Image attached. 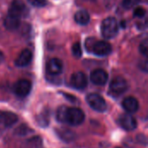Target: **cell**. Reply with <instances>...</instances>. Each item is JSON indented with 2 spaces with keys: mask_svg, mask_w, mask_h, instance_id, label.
<instances>
[{
  "mask_svg": "<svg viewBox=\"0 0 148 148\" xmlns=\"http://www.w3.org/2000/svg\"><path fill=\"white\" fill-rule=\"evenodd\" d=\"M56 117L61 122H64L71 126H78L84 121L85 114L78 108H67L65 106H62L57 110Z\"/></svg>",
  "mask_w": 148,
  "mask_h": 148,
  "instance_id": "1",
  "label": "cell"
},
{
  "mask_svg": "<svg viewBox=\"0 0 148 148\" xmlns=\"http://www.w3.org/2000/svg\"><path fill=\"white\" fill-rule=\"evenodd\" d=\"M118 30H119V24L114 17L110 16L103 20L101 27V31L105 38L110 39L114 37L117 35Z\"/></svg>",
  "mask_w": 148,
  "mask_h": 148,
  "instance_id": "2",
  "label": "cell"
},
{
  "mask_svg": "<svg viewBox=\"0 0 148 148\" xmlns=\"http://www.w3.org/2000/svg\"><path fill=\"white\" fill-rule=\"evenodd\" d=\"M88 105L97 112H105L107 110V103L102 96L98 94H89L87 96Z\"/></svg>",
  "mask_w": 148,
  "mask_h": 148,
  "instance_id": "3",
  "label": "cell"
},
{
  "mask_svg": "<svg viewBox=\"0 0 148 148\" xmlns=\"http://www.w3.org/2000/svg\"><path fill=\"white\" fill-rule=\"evenodd\" d=\"M28 13V10L26 5L22 0H13L9 8V15L20 18Z\"/></svg>",
  "mask_w": 148,
  "mask_h": 148,
  "instance_id": "4",
  "label": "cell"
},
{
  "mask_svg": "<svg viewBox=\"0 0 148 148\" xmlns=\"http://www.w3.org/2000/svg\"><path fill=\"white\" fill-rule=\"evenodd\" d=\"M92 52L98 56H105L111 53L112 46L106 41H96L91 47Z\"/></svg>",
  "mask_w": 148,
  "mask_h": 148,
  "instance_id": "5",
  "label": "cell"
},
{
  "mask_svg": "<svg viewBox=\"0 0 148 148\" xmlns=\"http://www.w3.org/2000/svg\"><path fill=\"white\" fill-rule=\"evenodd\" d=\"M14 93L19 97L27 96L31 90V83L29 81L22 79L17 81L13 87Z\"/></svg>",
  "mask_w": 148,
  "mask_h": 148,
  "instance_id": "6",
  "label": "cell"
},
{
  "mask_svg": "<svg viewBox=\"0 0 148 148\" xmlns=\"http://www.w3.org/2000/svg\"><path fill=\"white\" fill-rule=\"evenodd\" d=\"M109 88L112 93L115 95H121L127 91L128 86L127 81L124 78L121 76H117L112 80Z\"/></svg>",
  "mask_w": 148,
  "mask_h": 148,
  "instance_id": "7",
  "label": "cell"
},
{
  "mask_svg": "<svg viewBox=\"0 0 148 148\" xmlns=\"http://www.w3.org/2000/svg\"><path fill=\"white\" fill-rule=\"evenodd\" d=\"M119 125L127 131H133L137 127V121L131 114H122L118 119Z\"/></svg>",
  "mask_w": 148,
  "mask_h": 148,
  "instance_id": "8",
  "label": "cell"
},
{
  "mask_svg": "<svg viewBox=\"0 0 148 148\" xmlns=\"http://www.w3.org/2000/svg\"><path fill=\"white\" fill-rule=\"evenodd\" d=\"M108 79V75L107 72L103 69H95L91 73L90 75V80L91 82L98 86H103L107 83Z\"/></svg>",
  "mask_w": 148,
  "mask_h": 148,
  "instance_id": "9",
  "label": "cell"
},
{
  "mask_svg": "<svg viewBox=\"0 0 148 148\" xmlns=\"http://www.w3.org/2000/svg\"><path fill=\"white\" fill-rule=\"evenodd\" d=\"M71 84L77 89H83L88 85L87 76L82 72H75L71 75Z\"/></svg>",
  "mask_w": 148,
  "mask_h": 148,
  "instance_id": "10",
  "label": "cell"
},
{
  "mask_svg": "<svg viewBox=\"0 0 148 148\" xmlns=\"http://www.w3.org/2000/svg\"><path fill=\"white\" fill-rule=\"evenodd\" d=\"M62 68H63V65H62V61L57 58L50 59L48 62L47 66H46L48 73L50 75H59L62 71Z\"/></svg>",
  "mask_w": 148,
  "mask_h": 148,
  "instance_id": "11",
  "label": "cell"
},
{
  "mask_svg": "<svg viewBox=\"0 0 148 148\" xmlns=\"http://www.w3.org/2000/svg\"><path fill=\"white\" fill-rule=\"evenodd\" d=\"M31 59H32L31 52L29 49H24L20 53V55L16 58L15 63H16V65L17 67L23 68V67H25V66L29 65Z\"/></svg>",
  "mask_w": 148,
  "mask_h": 148,
  "instance_id": "12",
  "label": "cell"
},
{
  "mask_svg": "<svg viewBox=\"0 0 148 148\" xmlns=\"http://www.w3.org/2000/svg\"><path fill=\"white\" fill-rule=\"evenodd\" d=\"M17 115L11 112H0V122L5 127H10L17 121Z\"/></svg>",
  "mask_w": 148,
  "mask_h": 148,
  "instance_id": "13",
  "label": "cell"
},
{
  "mask_svg": "<svg viewBox=\"0 0 148 148\" xmlns=\"http://www.w3.org/2000/svg\"><path fill=\"white\" fill-rule=\"evenodd\" d=\"M122 107L128 113H134L139 109V101L133 96L127 97L122 101Z\"/></svg>",
  "mask_w": 148,
  "mask_h": 148,
  "instance_id": "14",
  "label": "cell"
},
{
  "mask_svg": "<svg viewBox=\"0 0 148 148\" xmlns=\"http://www.w3.org/2000/svg\"><path fill=\"white\" fill-rule=\"evenodd\" d=\"M75 20L80 25H86L89 23L90 16L88 13V11L84 10H81L75 14Z\"/></svg>",
  "mask_w": 148,
  "mask_h": 148,
  "instance_id": "15",
  "label": "cell"
},
{
  "mask_svg": "<svg viewBox=\"0 0 148 148\" xmlns=\"http://www.w3.org/2000/svg\"><path fill=\"white\" fill-rule=\"evenodd\" d=\"M4 27L9 29V30H15L16 29H18L19 25H20V18L8 15V16L4 19Z\"/></svg>",
  "mask_w": 148,
  "mask_h": 148,
  "instance_id": "16",
  "label": "cell"
},
{
  "mask_svg": "<svg viewBox=\"0 0 148 148\" xmlns=\"http://www.w3.org/2000/svg\"><path fill=\"white\" fill-rule=\"evenodd\" d=\"M59 136L65 141H70L74 139V133L69 130H62L59 132Z\"/></svg>",
  "mask_w": 148,
  "mask_h": 148,
  "instance_id": "17",
  "label": "cell"
},
{
  "mask_svg": "<svg viewBox=\"0 0 148 148\" xmlns=\"http://www.w3.org/2000/svg\"><path fill=\"white\" fill-rule=\"evenodd\" d=\"M72 53L75 57H81L82 54V47L79 42H75L72 46Z\"/></svg>",
  "mask_w": 148,
  "mask_h": 148,
  "instance_id": "18",
  "label": "cell"
},
{
  "mask_svg": "<svg viewBox=\"0 0 148 148\" xmlns=\"http://www.w3.org/2000/svg\"><path fill=\"white\" fill-rule=\"evenodd\" d=\"M38 123L41 127H46L49 124V114L47 113L41 114L38 117Z\"/></svg>",
  "mask_w": 148,
  "mask_h": 148,
  "instance_id": "19",
  "label": "cell"
},
{
  "mask_svg": "<svg viewBox=\"0 0 148 148\" xmlns=\"http://www.w3.org/2000/svg\"><path fill=\"white\" fill-rule=\"evenodd\" d=\"M140 2V0H123L122 4L125 9H132L135 7Z\"/></svg>",
  "mask_w": 148,
  "mask_h": 148,
  "instance_id": "20",
  "label": "cell"
},
{
  "mask_svg": "<svg viewBox=\"0 0 148 148\" xmlns=\"http://www.w3.org/2000/svg\"><path fill=\"white\" fill-rule=\"evenodd\" d=\"M140 52L144 56H147L148 52V41L147 39H145L141 42V43L140 44Z\"/></svg>",
  "mask_w": 148,
  "mask_h": 148,
  "instance_id": "21",
  "label": "cell"
},
{
  "mask_svg": "<svg viewBox=\"0 0 148 148\" xmlns=\"http://www.w3.org/2000/svg\"><path fill=\"white\" fill-rule=\"evenodd\" d=\"M146 13H147V10H146L145 8H143V7H137V8H135L134 11V16L135 17L142 18V17L145 16Z\"/></svg>",
  "mask_w": 148,
  "mask_h": 148,
  "instance_id": "22",
  "label": "cell"
},
{
  "mask_svg": "<svg viewBox=\"0 0 148 148\" xmlns=\"http://www.w3.org/2000/svg\"><path fill=\"white\" fill-rule=\"evenodd\" d=\"M31 5L35 6V7H38V8H41V7H44L45 5L48 4V2L47 0H27Z\"/></svg>",
  "mask_w": 148,
  "mask_h": 148,
  "instance_id": "23",
  "label": "cell"
},
{
  "mask_svg": "<svg viewBox=\"0 0 148 148\" xmlns=\"http://www.w3.org/2000/svg\"><path fill=\"white\" fill-rule=\"evenodd\" d=\"M140 68L142 70H144L145 72H147V60H145L143 62H141L140 63Z\"/></svg>",
  "mask_w": 148,
  "mask_h": 148,
  "instance_id": "24",
  "label": "cell"
},
{
  "mask_svg": "<svg viewBox=\"0 0 148 148\" xmlns=\"http://www.w3.org/2000/svg\"><path fill=\"white\" fill-rule=\"evenodd\" d=\"M3 54L2 53V51H0V64L3 62Z\"/></svg>",
  "mask_w": 148,
  "mask_h": 148,
  "instance_id": "25",
  "label": "cell"
},
{
  "mask_svg": "<svg viewBox=\"0 0 148 148\" xmlns=\"http://www.w3.org/2000/svg\"><path fill=\"white\" fill-rule=\"evenodd\" d=\"M116 148H120V147H116Z\"/></svg>",
  "mask_w": 148,
  "mask_h": 148,
  "instance_id": "26",
  "label": "cell"
}]
</instances>
